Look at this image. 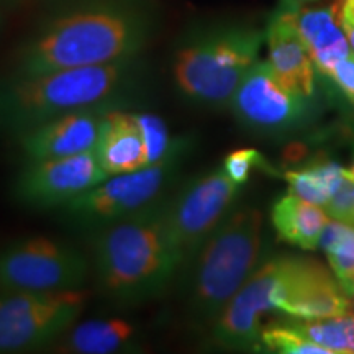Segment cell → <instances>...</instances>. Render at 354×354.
Returning a JSON list of instances; mask_svg holds the SVG:
<instances>
[{
  "mask_svg": "<svg viewBox=\"0 0 354 354\" xmlns=\"http://www.w3.org/2000/svg\"><path fill=\"white\" fill-rule=\"evenodd\" d=\"M153 35L135 0H76L51 13L24 43L13 76L135 59Z\"/></svg>",
  "mask_w": 354,
  "mask_h": 354,
  "instance_id": "1",
  "label": "cell"
},
{
  "mask_svg": "<svg viewBox=\"0 0 354 354\" xmlns=\"http://www.w3.org/2000/svg\"><path fill=\"white\" fill-rule=\"evenodd\" d=\"M183 268L184 256L172 233L165 197L94 234L97 286L115 304L138 305L159 297Z\"/></svg>",
  "mask_w": 354,
  "mask_h": 354,
  "instance_id": "2",
  "label": "cell"
},
{
  "mask_svg": "<svg viewBox=\"0 0 354 354\" xmlns=\"http://www.w3.org/2000/svg\"><path fill=\"white\" fill-rule=\"evenodd\" d=\"M140 57L118 63L13 76L0 87V123L21 133L66 113L122 109L140 88Z\"/></svg>",
  "mask_w": 354,
  "mask_h": 354,
  "instance_id": "3",
  "label": "cell"
},
{
  "mask_svg": "<svg viewBox=\"0 0 354 354\" xmlns=\"http://www.w3.org/2000/svg\"><path fill=\"white\" fill-rule=\"evenodd\" d=\"M263 232V214L254 207H238L189 259L180 272L184 312L190 325L210 330L261 264Z\"/></svg>",
  "mask_w": 354,
  "mask_h": 354,
  "instance_id": "4",
  "label": "cell"
},
{
  "mask_svg": "<svg viewBox=\"0 0 354 354\" xmlns=\"http://www.w3.org/2000/svg\"><path fill=\"white\" fill-rule=\"evenodd\" d=\"M266 30L245 21H210L192 26L176 44L172 81L189 104L228 107L248 71L259 61Z\"/></svg>",
  "mask_w": 354,
  "mask_h": 354,
  "instance_id": "5",
  "label": "cell"
},
{
  "mask_svg": "<svg viewBox=\"0 0 354 354\" xmlns=\"http://www.w3.org/2000/svg\"><path fill=\"white\" fill-rule=\"evenodd\" d=\"M82 289L55 292L0 290V354L53 346L86 310Z\"/></svg>",
  "mask_w": 354,
  "mask_h": 354,
  "instance_id": "6",
  "label": "cell"
},
{
  "mask_svg": "<svg viewBox=\"0 0 354 354\" xmlns=\"http://www.w3.org/2000/svg\"><path fill=\"white\" fill-rule=\"evenodd\" d=\"M183 158H172L154 166L105 177L63 207L68 220L77 227L97 230L145 210L162 198L174 179Z\"/></svg>",
  "mask_w": 354,
  "mask_h": 354,
  "instance_id": "7",
  "label": "cell"
},
{
  "mask_svg": "<svg viewBox=\"0 0 354 354\" xmlns=\"http://www.w3.org/2000/svg\"><path fill=\"white\" fill-rule=\"evenodd\" d=\"M88 271L86 254L50 236L21 238L0 250V290L82 289Z\"/></svg>",
  "mask_w": 354,
  "mask_h": 354,
  "instance_id": "8",
  "label": "cell"
},
{
  "mask_svg": "<svg viewBox=\"0 0 354 354\" xmlns=\"http://www.w3.org/2000/svg\"><path fill=\"white\" fill-rule=\"evenodd\" d=\"M312 97L282 86L268 61H258L230 100L233 117L248 131L282 136L299 130L312 115Z\"/></svg>",
  "mask_w": 354,
  "mask_h": 354,
  "instance_id": "9",
  "label": "cell"
},
{
  "mask_svg": "<svg viewBox=\"0 0 354 354\" xmlns=\"http://www.w3.org/2000/svg\"><path fill=\"white\" fill-rule=\"evenodd\" d=\"M240 189L223 167H216L190 179L167 198L172 233L183 251L184 266L234 209Z\"/></svg>",
  "mask_w": 354,
  "mask_h": 354,
  "instance_id": "10",
  "label": "cell"
},
{
  "mask_svg": "<svg viewBox=\"0 0 354 354\" xmlns=\"http://www.w3.org/2000/svg\"><path fill=\"white\" fill-rule=\"evenodd\" d=\"M289 256L259 264L210 326L212 343L230 351H261V318L276 310Z\"/></svg>",
  "mask_w": 354,
  "mask_h": 354,
  "instance_id": "11",
  "label": "cell"
},
{
  "mask_svg": "<svg viewBox=\"0 0 354 354\" xmlns=\"http://www.w3.org/2000/svg\"><path fill=\"white\" fill-rule=\"evenodd\" d=\"M109 177L95 151L28 161L12 184V196L28 209H55Z\"/></svg>",
  "mask_w": 354,
  "mask_h": 354,
  "instance_id": "12",
  "label": "cell"
},
{
  "mask_svg": "<svg viewBox=\"0 0 354 354\" xmlns=\"http://www.w3.org/2000/svg\"><path fill=\"white\" fill-rule=\"evenodd\" d=\"M351 299L336 276L317 259L289 256L276 310L302 320H323L349 312Z\"/></svg>",
  "mask_w": 354,
  "mask_h": 354,
  "instance_id": "13",
  "label": "cell"
},
{
  "mask_svg": "<svg viewBox=\"0 0 354 354\" xmlns=\"http://www.w3.org/2000/svg\"><path fill=\"white\" fill-rule=\"evenodd\" d=\"M110 109L66 113L19 135L21 151L28 158L51 159L95 151L104 115Z\"/></svg>",
  "mask_w": 354,
  "mask_h": 354,
  "instance_id": "14",
  "label": "cell"
},
{
  "mask_svg": "<svg viewBox=\"0 0 354 354\" xmlns=\"http://www.w3.org/2000/svg\"><path fill=\"white\" fill-rule=\"evenodd\" d=\"M269 66L276 77L295 94H315V64L297 25V10L281 7L266 28Z\"/></svg>",
  "mask_w": 354,
  "mask_h": 354,
  "instance_id": "15",
  "label": "cell"
},
{
  "mask_svg": "<svg viewBox=\"0 0 354 354\" xmlns=\"http://www.w3.org/2000/svg\"><path fill=\"white\" fill-rule=\"evenodd\" d=\"M95 154L109 176L146 167V148L133 112L110 109L104 115Z\"/></svg>",
  "mask_w": 354,
  "mask_h": 354,
  "instance_id": "16",
  "label": "cell"
},
{
  "mask_svg": "<svg viewBox=\"0 0 354 354\" xmlns=\"http://www.w3.org/2000/svg\"><path fill=\"white\" fill-rule=\"evenodd\" d=\"M138 349V330L123 318H97L76 323L53 344L63 354H118Z\"/></svg>",
  "mask_w": 354,
  "mask_h": 354,
  "instance_id": "17",
  "label": "cell"
},
{
  "mask_svg": "<svg viewBox=\"0 0 354 354\" xmlns=\"http://www.w3.org/2000/svg\"><path fill=\"white\" fill-rule=\"evenodd\" d=\"M297 25L313 64L322 74H328L338 61L351 55L333 3L328 7L299 8Z\"/></svg>",
  "mask_w": 354,
  "mask_h": 354,
  "instance_id": "18",
  "label": "cell"
},
{
  "mask_svg": "<svg viewBox=\"0 0 354 354\" xmlns=\"http://www.w3.org/2000/svg\"><path fill=\"white\" fill-rule=\"evenodd\" d=\"M330 216L320 205L294 194L277 198L271 209V223L277 236L289 245L312 251L320 246V236Z\"/></svg>",
  "mask_w": 354,
  "mask_h": 354,
  "instance_id": "19",
  "label": "cell"
},
{
  "mask_svg": "<svg viewBox=\"0 0 354 354\" xmlns=\"http://www.w3.org/2000/svg\"><path fill=\"white\" fill-rule=\"evenodd\" d=\"M344 177V167L333 161H322L302 169L287 171L284 179L290 194L315 205L325 207Z\"/></svg>",
  "mask_w": 354,
  "mask_h": 354,
  "instance_id": "20",
  "label": "cell"
},
{
  "mask_svg": "<svg viewBox=\"0 0 354 354\" xmlns=\"http://www.w3.org/2000/svg\"><path fill=\"white\" fill-rule=\"evenodd\" d=\"M318 248L328 256L333 274L351 299L354 294V227L333 218L328 220Z\"/></svg>",
  "mask_w": 354,
  "mask_h": 354,
  "instance_id": "21",
  "label": "cell"
},
{
  "mask_svg": "<svg viewBox=\"0 0 354 354\" xmlns=\"http://www.w3.org/2000/svg\"><path fill=\"white\" fill-rule=\"evenodd\" d=\"M136 125L143 136L146 165L154 166L172 158H183L187 153V140L172 136L166 122L156 113L133 112Z\"/></svg>",
  "mask_w": 354,
  "mask_h": 354,
  "instance_id": "22",
  "label": "cell"
},
{
  "mask_svg": "<svg viewBox=\"0 0 354 354\" xmlns=\"http://www.w3.org/2000/svg\"><path fill=\"white\" fill-rule=\"evenodd\" d=\"M261 351L281 354H331L326 348L305 338L290 325L287 317L263 326Z\"/></svg>",
  "mask_w": 354,
  "mask_h": 354,
  "instance_id": "23",
  "label": "cell"
},
{
  "mask_svg": "<svg viewBox=\"0 0 354 354\" xmlns=\"http://www.w3.org/2000/svg\"><path fill=\"white\" fill-rule=\"evenodd\" d=\"M346 315V313H344ZM344 315L335 318H323V320H302V318L287 317L290 325L300 331L310 342L326 348L331 354L349 353L346 323Z\"/></svg>",
  "mask_w": 354,
  "mask_h": 354,
  "instance_id": "24",
  "label": "cell"
},
{
  "mask_svg": "<svg viewBox=\"0 0 354 354\" xmlns=\"http://www.w3.org/2000/svg\"><path fill=\"white\" fill-rule=\"evenodd\" d=\"M221 167H223V171L227 172V176L234 184L243 185L248 183L253 169H256V167H266V161L258 149L241 148L227 154Z\"/></svg>",
  "mask_w": 354,
  "mask_h": 354,
  "instance_id": "25",
  "label": "cell"
},
{
  "mask_svg": "<svg viewBox=\"0 0 354 354\" xmlns=\"http://www.w3.org/2000/svg\"><path fill=\"white\" fill-rule=\"evenodd\" d=\"M330 218L353 225L354 221V177L344 169V177L328 203L323 207Z\"/></svg>",
  "mask_w": 354,
  "mask_h": 354,
  "instance_id": "26",
  "label": "cell"
},
{
  "mask_svg": "<svg viewBox=\"0 0 354 354\" xmlns=\"http://www.w3.org/2000/svg\"><path fill=\"white\" fill-rule=\"evenodd\" d=\"M328 76L336 82V86L342 88L344 95L351 100L354 105V55L344 57V59L338 61L331 71Z\"/></svg>",
  "mask_w": 354,
  "mask_h": 354,
  "instance_id": "27",
  "label": "cell"
},
{
  "mask_svg": "<svg viewBox=\"0 0 354 354\" xmlns=\"http://www.w3.org/2000/svg\"><path fill=\"white\" fill-rule=\"evenodd\" d=\"M333 6L338 13V20L346 33L349 46L354 51V0H335Z\"/></svg>",
  "mask_w": 354,
  "mask_h": 354,
  "instance_id": "28",
  "label": "cell"
},
{
  "mask_svg": "<svg viewBox=\"0 0 354 354\" xmlns=\"http://www.w3.org/2000/svg\"><path fill=\"white\" fill-rule=\"evenodd\" d=\"M344 323H346L349 353H354V315H351V313H346V315H344Z\"/></svg>",
  "mask_w": 354,
  "mask_h": 354,
  "instance_id": "29",
  "label": "cell"
},
{
  "mask_svg": "<svg viewBox=\"0 0 354 354\" xmlns=\"http://www.w3.org/2000/svg\"><path fill=\"white\" fill-rule=\"evenodd\" d=\"M281 7L290 8V10H297V8L294 7V0H281Z\"/></svg>",
  "mask_w": 354,
  "mask_h": 354,
  "instance_id": "30",
  "label": "cell"
},
{
  "mask_svg": "<svg viewBox=\"0 0 354 354\" xmlns=\"http://www.w3.org/2000/svg\"><path fill=\"white\" fill-rule=\"evenodd\" d=\"M348 172H349V174H351L353 177H354V161H353V166L351 167H349V169H346Z\"/></svg>",
  "mask_w": 354,
  "mask_h": 354,
  "instance_id": "31",
  "label": "cell"
},
{
  "mask_svg": "<svg viewBox=\"0 0 354 354\" xmlns=\"http://www.w3.org/2000/svg\"><path fill=\"white\" fill-rule=\"evenodd\" d=\"M2 2H8V0H0V3H2Z\"/></svg>",
  "mask_w": 354,
  "mask_h": 354,
  "instance_id": "32",
  "label": "cell"
},
{
  "mask_svg": "<svg viewBox=\"0 0 354 354\" xmlns=\"http://www.w3.org/2000/svg\"><path fill=\"white\" fill-rule=\"evenodd\" d=\"M351 300H353V304H354V294H353V297H351Z\"/></svg>",
  "mask_w": 354,
  "mask_h": 354,
  "instance_id": "33",
  "label": "cell"
},
{
  "mask_svg": "<svg viewBox=\"0 0 354 354\" xmlns=\"http://www.w3.org/2000/svg\"><path fill=\"white\" fill-rule=\"evenodd\" d=\"M353 227H354V221H353Z\"/></svg>",
  "mask_w": 354,
  "mask_h": 354,
  "instance_id": "34",
  "label": "cell"
}]
</instances>
